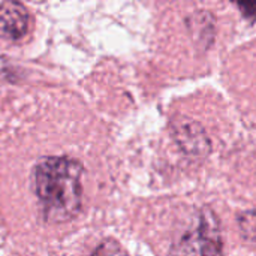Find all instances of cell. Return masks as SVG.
Returning a JSON list of instances; mask_svg holds the SVG:
<instances>
[{"label":"cell","instance_id":"cell-5","mask_svg":"<svg viewBox=\"0 0 256 256\" xmlns=\"http://www.w3.org/2000/svg\"><path fill=\"white\" fill-rule=\"evenodd\" d=\"M240 230L246 240L256 242V212H248L240 216Z\"/></svg>","mask_w":256,"mask_h":256},{"label":"cell","instance_id":"cell-4","mask_svg":"<svg viewBox=\"0 0 256 256\" xmlns=\"http://www.w3.org/2000/svg\"><path fill=\"white\" fill-rule=\"evenodd\" d=\"M177 140L183 150L192 154H204L208 152V141L201 130V128L196 123H189V124H180L177 130Z\"/></svg>","mask_w":256,"mask_h":256},{"label":"cell","instance_id":"cell-6","mask_svg":"<svg viewBox=\"0 0 256 256\" xmlns=\"http://www.w3.org/2000/svg\"><path fill=\"white\" fill-rule=\"evenodd\" d=\"M237 4L246 20L256 21V0H231Z\"/></svg>","mask_w":256,"mask_h":256},{"label":"cell","instance_id":"cell-3","mask_svg":"<svg viewBox=\"0 0 256 256\" xmlns=\"http://www.w3.org/2000/svg\"><path fill=\"white\" fill-rule=\"evenodd\" d=\"M30 16L24 4L16 0H4L0 3V36L9 40L24 38L28 30Z\"/></svg>","mask_w":256,"mask_h":256},{"label":"cell","instance_id":"cell-2","mask_svg":"<svg viewBox=\"0 0 256 256\" xmlns=\"http://www.w3.org/2000/svg\"><path fill=\"white\" fill-rule=\"evenodd\" d=\"M177 252L200 255H218L222 252V240L219 236L218 222L212 212L202 213L198 228L184 237L182 248Z\"/></svg>","mask_w":256,"mask_h":256},{"label":"cell","instance_id":"cell-1","mask_svg":"<svg viewBox=\"0 0 256 256\" xmlns=\"http://www.w3.org/2000/svg\"><path fill=\"white\" fill-rule=\"evenodd\" d=\"M80 162L68 158L42 159L33 170V188L50 222H68L81 210Z\"/></svg>","mask_w":256,"mask_h":256}]
</instances>
